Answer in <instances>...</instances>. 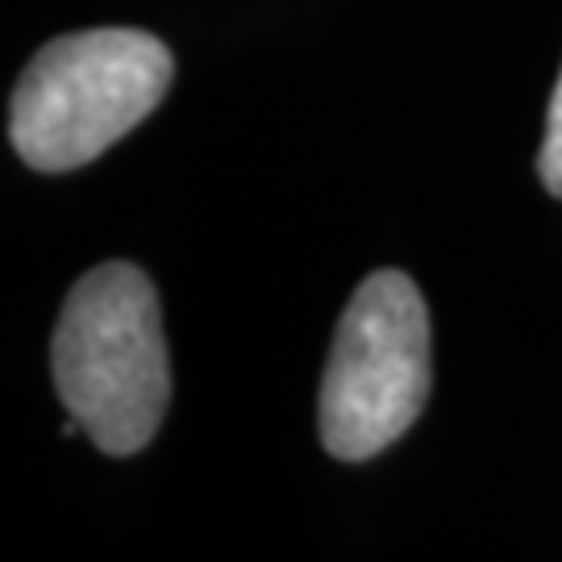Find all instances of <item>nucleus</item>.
<instances>
[{"label":"nucleus","instance_id":"nucleus-1","mask_svg":"<svg viewBox=\"0 0 562 562\" xmlns=\"http://www.w3.org/2000/svg\"><path fill=\"white\" fill-rule=\"evenodd\" d=\"M63 408L97 450L125 459L159 434L171 404V359L159 292L134 262H101L67 292L50 338Z\"/></svg>","mask_w":562,"mask_h":562},{"label":"nucleus","instance_id":"nucleus-2","mask_svg":"<svg viewBox=\"0 0 562 562\" xmlns=\"http://www.w3.org/2000/svg\"><path fill=\"white\" fill-rule=\"evenodd\" d=\"M171 80L176 59L146 30L113 25L50 38L13 88V150L46 176L76 171L150 117Z\"/></svg>","mask_w":562,"mask_h":562},{"label":"nucleus","instance_id":"nucleus-3","mask_svg":"<svg viewBox=\"0 0 562 562\" xmlns=\"http://www.w3.org/2000/svg\"><path fill=\"white\" fill-rule=\"evenodd\" d=\"M434 383V329L422 288L375 271L355 288L325 359L317 429L338 462H367L417 425Z\"/></svg>","mask_w":562,"mask_h":562},{"label":"nucleus","instance_id":"nucleus-4","mask_svg":"<svg viewBox=\"0 0 562 562\" xmlns=\"http://www.w3.org/2000/svg\"><path fill=\"white\" fill-rule=\"evenodd\" d=\"M538 176H542L546 192L562 201V71L554 83V97H550V109H546V142L542 155H538Z\"/></svg>","mask_w":562,"mask_h":562}]
</instances>
